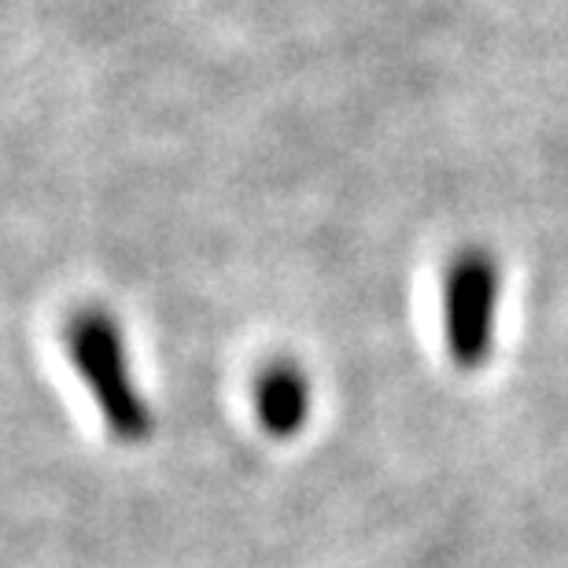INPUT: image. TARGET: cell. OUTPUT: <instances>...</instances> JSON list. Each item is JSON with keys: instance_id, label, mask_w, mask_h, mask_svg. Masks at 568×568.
I'll use <instances>...</instances> for the list:
<instances>
[{"instance_id": "obj_1", "label": "cell", "mask_w": 568, "mask_h": 568, "mask_svg": "<svg viewBox=\"0 0 568 568\" xmlns=\"http://www.w3.org/2000/svg\"><path fill=\"white\" fill-rule=\"evenodd\" d=\"M67 355L82 388L93 395L111 439L126 447H141L152 439V406L138 388L126 333L115 317L100 306L78 311L67 325Z\"/></svg>"}, {"instance_id": "obj_2", "label": "cell", "mask_w": 568, "mask_h": 568, "mask_svg": "<svg viewBox=\"0 0 568 568\" xmlns=\"http://www.w3.org/2000/svg\"><path fill=\"white\" fill-rule=\"evenodd\" d=\"M503 274L487 247H465L443 274V339L458 369L473 373L491 358Z\"/></svg>"}, {"instance_id": "obj_3", "label": "cell", "mask_w": 568, "mask_h": 568, "mask_svg": "<svg viewBox=\"0 0 568 568\" xmlns=\"http://www.w3.org/2000/svg\"><path fill=\"white\" fill-rule=\"evenodd\" d=\"M252 406L258 425L274 439L300 436L311 417V381L295 362H274L255 377Z\"/></svg>"}]
</instances>
